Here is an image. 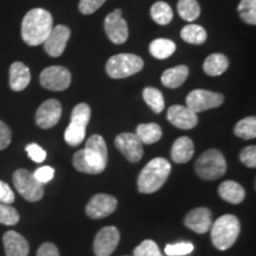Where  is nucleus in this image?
I'll return each mask as SVG.
<instances>
[{"mask_svg": "<svg viewBox=\"0 0 256 256\" xmlns=\"http://www.w3.org/2000/svg\"><path fill=\"white\" fill-rule=\"evenodd\" d=\"M180 37L184 42L194 46H200L206 40V31L204 28L197 24H190L183 28L180 32Z\"/></svg>", "mask_w": 256, "mask_h": 256, "instance_id": "nucleus-27", "label": "nucleus"}, {"mask_svg": "<svg viewBox=\"0 0 256 256\" xmlns=\"http://www.w3.org/2000/svg\"><path fill=\"white\" fill-rule=\"evenodd\" d=\"M229 68V60L223 54H211L203 63V70L209 76H220Z\"/></svg>", "mask_w": 256, "mask_h": 256, "instance_id": "nucleus-24", "label": "nucleus"}, {"mask_svg": "<svg viewBox=\"0 0 256 256\" xmlns=\"http://www.w3.org/2000/svg\"><path fill=\"white\" fill-rule=\"evenodd\" d=\"M171 174V164L164 158H154L140 172L138 190L142 194H154L159 190Z\"/></svg>", "mask_w": 256, "mask_h": 256, "instance_id": "nucleus-3", "label": "nucleus"}, {"mask_svg": "<svg viewBox=\"0 0 256 256\" xmlns=\"http://www.w3.org/2000/svg\"><path fill=\"white\" fill-rule=\"evenodd\" d=\"M211 241L218 250L232 247L241 232V223L234 215H223L211 224Z\"/></svg>", "mask_w": 256, "mask_h": 256, "instance_id": "nucleus-4", "label": "nucleus"}, {"mask_svg": "<svg viewBox=\"0 0 256 256\" xmlns=\"http://www.w3.org/2000/svg\"><path fill=\"white\" fill-rule=\"evenodd\" d=\"M176 51V44L171 40L166 38H158L150 44V52L154 58L166 60L174 55Z\"/></svg>", "mask_w": 256, "mask_h": 256, "instance_id": "nucleus-26", "label": "nucleus"}, {"mask_svg": "<svg viewBox=\"0 0 256 256\" xmlns=\"http://www.w3.org/2000/svg\"><path fill=\"white\" fill-rule=\"evenodd\" d=\"M14 184L16 190L28 202H38L44 196L43 184L34 177V174L25 168H19L14 172Z\"/></svg>", "mask_w": 256, "mask_h": 256, "instance_id": "nucleus-8", "label": "nucleus"}, {"mask_svg": "<svg viewBox=\"0 0 256 256\" xmlns=\"http://www.w3.org/2000/svg\"><path fill=\"white\" fill-rule=\"evenodd\" d=\"M16 197L12 188L5 182L0 180V203L2 204H12L14 202Z\"/></svg>", "mask_w": 256, "mask_h": 256, "instance_id": "nucleus-40", "label": "nucleus"}, {"mask_svg": "<svg viewBox=\"0 0 256 256\" xmlns=\"http://www.w3.org/2000/svg\"><path fill=\"white\" fill-rule=\"evenodd\" d=\"M144 68L142 57L133 54H119L112 56L106 66V72L112 78H126Z\"/></svg>", "mask_w": 256, "mask_h": 256, "instance_id": "nucleus-7", "label": "nucleus"}, {"mask_svg": "<svg viewBox=\"0 0 256 256\" xmlns=\"http://www.w3.org/2000/svg\"><path fill=\"white\" fill-rule=\"evenodd\" d=\"M62 115V104L56 98H50L40 106L36 113V124L43 130L56 126Z\"/></svg>", "mask_w": 256, "mask_h": 256, "instance_id": "nucleus-15", "label": "nucleus"}, {"mask_svg": "<svg viewBox=\"0 0 256 256\" xmlns=\"http://www.w3.org/2000/svg\"><path fill=\"white\" fill-rule=\"evenodd\" d=\"M118 206V200L110 194H98L89 200L86 208L87 215L90 218L100 220L112 215Z\"/></svg>", "mask_w": 256, "mask_h": 256, "instance_id": "nucleus-14", "label": "nucleus"}, {"mask_svg": "<svg viewBox=\"0 0 256 256\" xmlns=\"http://www.w3.org/2000/svg\"><path fill=\"white\" fill-rule=\"evenodd\" d=\"M194 170L198 177L204 180H215L226 174V158L218 150L210 148L197 159Z\"/></svg>", "mask_w": 256, "mask_h": 256, "instance_id": "nucleus-5", "label": "nucleus"}, {"mask_svg": "<svg viewBox=\"0 0 256 256\" xmlns=\"http://www.w3.org/2000/svg\"><path fill=\"white\" fill-rule=\"evenodd\" d=\"M107 0H81L78 10L82 14H92L98 11Z\"/></svg>", "mask_w": 256, "mask_h": 256, "instance_id": "nucleus-36", "label": "nucleus"}, {"mask_svg": "<svg viewBox=\"0 0 256 256\" xmlns=\"http://www.w3.org/2000/svg\"><path fill=\"white\" fill-rule=\"evenodd\" d=\"M218 194L222 200L232 204H240L244 200L246 192L242 185L234 180H226L220 185Z\"/></svg>", "mask_w": 256, "mask_h": 256, "instance_id": "nucleus-22", "label": "nucleus"}, {"mask_svg": "<svg viewBox=\"0 0 256 256\" xmlns=\"http://www.w3.org/2000/svg\"><path fill=\"white\" fill-rule=\"evenodd\" d=\"M108 162V150L104 139L94 134L86 142L84 148L74 154L72 164L78 171L89 174H98L104 171Z\"/></svg>", "mask_w": 256, "mask_h": 256, "instance_id": "nucleus-1", "label": "nucleus"}, {"mask_svg": "<svg viewBox=\"0 0 256 256\" xmlns=\"http://www.w3.org/2000/svg\"><path fill=\"white\" fill-rule=\"evenodd\" d=\"M31 81L30 69L22 62H14L10 66V87L14 92H22Z\"/></svg>", "mask_w": 256, "mask_h": 256, "instance_id": "nucleus-20", "label": "nucleus"}, {"mask_svg": "<svg viewBox=\"0 0 256 256\" xmlns=\"http://www.w3.org/2000/svg\"><path fill=\"white\" fill-rule=\"evenodd\" d=\"M136 136L139 138L142 144L151 145L162 139V130L156 124H142L136 127Z\"/></svg>", "mask_w": 256, "mask_h": 256, "instance_id": "nucleus-25", "label": "nucleus"}, {"mask_svg": "<svg viewBox=\"0 0 256 256\" xmlns=\"http://www.w3.org/2000/svg\"><path fill=\"white\" fill-rule=\"evenodd\" d=\"M92 110L87 104H78L72 110L69 126L64 132V140L68 145L75 147L81 145L86 136V130L90 121Z\"/></svg>", "mask_w": 256, "mask_h": 256, "instance_id": "nucleus-6", "label": "nucleus"}, {"mask_svg": "<svg viewBox=\"0 0 256 256\" xmlns=\"http://www.w3.org/2000/svg\"><path fill=\"white\" fill-rule=\"evenodd\" d=\"M168 119L174 126L180 130H191L198 124L197 114L186 106H171L168 110Z\"/></svg>", "mask_w": 256, "mask_h": 256, "instance_id": "nucleus-17", "label": "nucleus"}, {"mask_svg": "<svg viewBox=\"0 0 256 256\" xmlns=\"http://www.w3.org/2000/svg\"><path fill=\"white\" fill-rule=\"evenodd\" d=\"M240 160L247 168H254L256 166V147L255 146H247L242 150L240 153Z\"/></svg>", "mask_w": 256, "mask_h": 256, "instance_id": "nucleus-37", "label": "nucleus"}, {"mask_svg": "<svg viewBox=\"0 0 256 256\" xmlns=\"http://www.w3.org/2000/svg\"><path fill=\"white\" fill-rule=\"evenodd\" d=\"M120 242L119 229L113 226H104L96 234L94 252L96 256H110Z\"/></svg>", "mask_w": 256, "mask_h": 256, "instance_id": "nucleus-11", "label": "nucleus"}, {"mask_svg": "<svg viewBox=\"0 0 256 256\" xmlns=\"http://www.w3.org/2000/svg\"><path fill=\"white\" fill-rule=\"evenodd\" d=\"M25 151H26L28 158L34 160V162H43L46 158V152L40 145H37V144H30V145H28Z\"/></svg>", "mask_w": 256, "mask_h": 256, "instance_id": "nucleus-38", "label": "nucleus"}, {"mask_svg": "<svg viewBox=\"0 0 256 256\" xmlns=\"http://www.w3.org/2000/svg\"><path fill=\"white\" fill-rule=\"evenodd\" d=\"M6 256H28L30 246L24 236L14 230H8L2 236Z\"/></svg>", "mask_w": 256, "mask_h": 256, "instance_id": "nucleus-19", "label": "nucleus"}, {"mask_svg": "<svg viewBox=\"0 0 256 256\" xmlns=\"http://www.w3.org/2000/svg\"><path fill=\"white\" fill-rule=\"evenodd\" d=\"M70 34V28L64 25H57L52 28L50 34L44 42V49L46 52L51 57H60L66 50V43H68Z\"/></svg>", "mask_w": 256, "mask_h": 256, "instance_id": "nucleus-16", "label": "nucleus"}, {"mask_svg": "<svg viewBox=\"0 0 256 256\" xmlns=\"http://www.w3.org/2000/svg\"><path fill=\"white\" fill-rule=\"evenodd\" d=\"M194 244L190 242H178L174 244H168L165 247V252L168 256H183L188 255L194 250Z\"/></svg>", "mask_w": 256, "mask_h": 256, "instance_id": "nucleus-35", "label": "nucleus"}, {"mask_svg": "<svg viewBox=\"0 0 256 256\" xmlns=\"http://www.w3.org/2000/svg\"><path fill=\"white\" fill-rule=\"evenodd\" d=\"M234 133H235L236 136L241 138V139H254L256 136V118L248 116L240 120L236 124L235 128H234Z\"/></svg>", "mask_w": 256, "mask_h": 256, "instance_id": "nucleus-31", "label": "nucleus"}, {"mask_svg": "<svg viewBox=\"0 0 256 256\" xmlns=\"http://www.w3.org/2000/svg\"><path fill=\"white\" fill-rule=\"evenodd\" d=\"M12 139V132L10 127L5 122L0 120V151L5 150L10 144H11Z\"/></svg>", "mask_w": 256, "mask_h": 256, "instance_id": "nucleus-41", "label": "nucleus"}, {"mask_svg": "<svg viewBox=\"0 0 256 256\" xmlns=\"http://www.w3.org/2000/svg\"><path fill=\"white\" fill-rule=\"evenodd\" d=\"M151 17L156 24L168 25L174 19V11L165 2H156L151 8Z\"/></svg>", "mask_w": 256, "mask_h": 256, "instance_id": "nucleus-28", "label": "nucleus"}, {"mask_svg": "<svg viewBox=\"0 0 256 256\" xmlns=\"http://www.w3.org/2000/svg\"><path fill=\"white\" fill-rule=\"evenodd\" d=\"M133 256H162L158 244L152 240H145L134 249Z\"/></svg>", "mask_w": 256, "mask_h": 256, "instance_id": "nucleus-34", "label": "nucleus"}, {"mask_svg": "<svg viewBox=\"0 0 256 256\" xmlns=\"http://www.w3.org/2000/svg\"><path fill=\"white\" fill-rule=\"evenodd\" d=\"M121 14H122L121 10L116 8L104 19L106 34L114 44H124L130 34L128 25L126 20L121 17Z\"/></svg>", "mask_w": 256, "mask_h": 256, "instance_id": "nucleus-13", "label": "nucleus"}, {"mask_svg": "<svg viewBox=\"0 0 256 256\" xmlns=\"http://www.w3.org/2000/svg\"><path fill=\"white\" fill-rule=\"evenodd\" d=\"M194 146L188 136H180L174 142L171 150V158L177 164H185L194 156Z\"/></svg>", "mask_w": 256, "mask_h": 256, "instance_id": "nucleus-21", "label": "nucleus"}, {"mask_svg": "<svg viewBox=\"0 0 256 256\" xmlns=\"http://www.w3.org/2000/svg\"><path fill=\"white\" fill-rule=\"evenodd\" d=\"M19 218V212L14 206L0 203V223L5 226H16Z\"/></svg>", "mask_w": 256, "mask_h": 256, "instance_id": "nucleus-33", "label": "nucleus"}, {"mask_svg": "<svg viewBox=\"0 0 256 256\" xmlns=\"http://www.w3.org/2000/svg\"><path fill=\"white\" fill-rule=\"evenodd\" d=\"M144 100L147 104L150 106V108L154 112V113L159 114L164 110L165 108V101L164 96H162V92L159 89L153 88V87H147L144 89L142 92Z\"/></svg>", "mask_w": 256, "mask_h": 256, "instance_id": "nucleus-30", "label": "nucleus"}, {"mask_svg": "<svg viewBox=\"0 0 256 256\" xmlns=\"http://www.w3.org/2000/svg\"><path fill=\"white\" fill-rule=\"evenodd\" d=\"M238 14L247 24H256V0H241L238 4Z\"/></svg>", "mask_w": 256, "mask_h": 256, "instance_id": "nucleus-32", "label": "nucleus"}, {"mask_svg": "<svg viewBox=\"0 0 256 256\" xmlns=\"http://www.w3.org/2000/svg\"><path fill=\"white\" fill-rule=\"evenodd\" d=\"M185 226L197 234H206L212 224V214L208 208H197L185 216Z\"/></svg>", "mask_w": 256, "mask_h": 256, "instance_id": "nucleus-18", "label": "nucleus"}, {"mask_svg": "<svg viewBox=\"0 0 256 256\" xmlns=\"http://www.w3.org/2000/svg\"><path fill=\"white\" fill-rule=\"evenodd\" d=\"M178 14L186 22H194L200 14V6L197 0H179Z\"/></svg>", "mask_w": 256, "mask_h": 256, "instance_id": "nucleus-29", "label": "nucleus"}, {"mask_svg": "<svg viewBox=\"0 0 256 256\" xmlns=\"http://www.w3.org/2000/svg\"><path fill=\"white\" fill-rule=\"evenodd\" d=\"M115 147L122 153L128 162H138L144 156L142 144L136 134L121 133L115 138Z\"/></svg>", "mask_w": 256, "mask_h": 256, "instance_id": "nucleus-12", "label": "nucleus"}, {"mask_svg": "<svg viewBox=\"0 0 256 256\" xmlns=\"http://www.w3.org/2000/svg\"><path fill=\"white\" fill-rule=\"evenodd\" d=\"M37 256H60V252L54 243L46 242L38 248Z\"/></svg>", "mask_w": 256, "mask_h": 256, "instance_id": "nucleus-42", "label": "nucleus"}, {"mask_svg": "<svg viewBox=\"0 0 256 256\" xmlns=\"http://www.w3.org/2000/svg\"><path fill=\"white\" fill-rule=\"evenodd\" d=\"M52 16L44 8H32L22 22V37L28 46L43 44L52 30Z\"/></svg>", "mask_w": 256, "mask_h": 256, "instance_id": "nucleus-2", "label": "nucleus"}, {"mask_svg": "<svg viewBox=\"0 0 256 256\" xmlns=\"http://www.w3.org/2000/svg\"><path fill=\"white\" fill-rule=\"evenodd\" d=\"M54 176H55V170L50 168V166H43V168H37L34 174V177L40 184H46L48 182H50L54 178Z\"/></svg>", "mask_w": 256, "mask_h": 256, "instance_id": "nucleus-39", "label": "nucleus"}, {"mask_svg": "<svg viewBox=\"0 0 256 256\" xmlns=\"http://www.w3.org/2000/svg\"><path fill=\"white\" fill-rule=\"evenodd\" d=\"M224 102V96L220 92H214L204 89H194L186 96V107L194 113L212 110L220 107Z\"/></svg>", "mask_w": 256, "mask_h": 256, "instance_id": "nucleus-9", "label": "nucleus"}, {"mask_svg": "<svg viewBox=\"0 0 256 256\" xmlns=\"http://www.w3.org/2000/svg\"><path fill=\"white\" fill-rule=\"evenodd\" d=\"M188 76V69L186 66H178L174 68L165 70L162 75V83L165 87L176 89L180 87L186 81Z\"/></svg>", "mask_w": 256, "mask_h": 256, "instance_id": "nucleus-23", "label": "nucleus"}, {"mask_svg": "<svg viewBox=\"0 0 256 256\" xmlns=\"http://www.w3.org/2000/svg\"><path fill=\"white\" fill-rule=\"evenodd\" d=\"M40 81L42 87L48 90L62 92L69 88L72 83V74L64 66H52L42 72Z\"/></svg>", "mask_w": 256, "mask_h": 256, "instance_id": "nucleus-10", "label": "nucleus"}]
</instances>
